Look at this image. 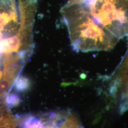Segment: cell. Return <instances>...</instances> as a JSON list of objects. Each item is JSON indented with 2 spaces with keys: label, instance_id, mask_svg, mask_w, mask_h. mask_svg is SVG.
<instances>
[{
  "label": "cell",
  "instance_id": "obj_3",
  "mask_svg": "<svg viewBox=\"0 0 128 128\" xmlns=\"http://www.w3.org/2000/svg\"><path fill=\"white\" fill-rule=\"evenodd\" d=\"M22 128H43L44 123L42 118L34 115H28L23 119Z\"/></svg>",
  "mask_w": 128,
  "mask_h": 128
},
{
  "label": "cell",
  "instance_id": "obj_5",
  "mask_svg": "<svg viewBox=\"0 0 128 128\" xmlns=\"http://www.w3.org/2000/svg\"><path fill=\"white\" fill-rule=\"evenodd\" d=\"M30 86L29 79L20 75L16 79L14 83V86L18 92H25L27 90Z\"/></svg>",
  "mask_w": 128,
  "mask_h": 128
},
{
  "label": "cell",
  "instance_id": "obj_4",
  "mask_svg": "<svg viewBox=\"0 0 128 128\" xmlns=\"http://www.w3.org/2000/svg\"><path fill=\"white\" fill-rule=\"evenodd\" d=\"M17 122L9 112L0 116V128H17Z\"/></svg>",
  "mask_w": 128,
  "mask_h": 128
},
{
  "label": "cell",
  "instance_id": "obj_6",
  "mask_svg": "<svg viewBox=\"0 0 128 128\" xmlns=\"http://www.w3.org/2000/svg\"><path fill=\"white\" fill-rule=\"evenodd\" d=\"M4 101L7 109H10L20 104V99L17 94L12 93L7 94Z\"/></svg>",
  "mask_w": 128,
  "mask_h": 128
},
{
  "label": "cell",
  "instance_id": "obj_1",
  "mask_svg": "<svg viewBox=\"0 0 128 128\" xmlns=\"http://www.w3.org/2000/svg\"><path fill=\"white\" fill-rule=\"evenodd\" d=\"M97 0L90 6L66 4L61 10L71 45L76 52L109 51L120 38L128 36L126 9L120 6L104 11Z\"/></svg>",
  "mask_w": 128,
  "mask_h": 128
},
{
  "label": "cell",
  "instance_id": "obj_2",
  "mask_svg": "<svg viewBox=\"0 0 128 128\" xmlns=\"http://www.w3.org/2000/svg\"><path fill=\"white\" fill-rule=\"evenodd\" d=\"M37 0H0V40L33 32Z\"/></svg>",
  "mask_w": 128,
  "mask_h": 128
}]
</instances>
